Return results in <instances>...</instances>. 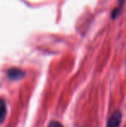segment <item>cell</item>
Wrapping results in <instances>:
<instances>
[{"mask_svg":"<svg viewBox=\"0 0 126 127\" xmlns=\"http://www.w3.org/2000/svg\"><path fill=\"white\" fill-rule=\"evenodd\" d=\"M7 75H8L9 79H10V80H18L25 76V72L20 68L13 67V68L9 69L8 72H7Z\"/></svg>","mask_w":126,"mask_h":127,"instance_id":"cell-2","label":"cell"},{"mask_svg":"<svg viewBox=\"0 0 126 127\" xmlns=\"http://www.w3.org/2000/svg\"><path fill=\"white\" fill-rule=\"evenodd\" d=\"M48 127H63V126L60 122H57V121H52V122L49 123V125L48 126Z\"/></svg>","mask_w":126,"mask_h":127,"instance_id":"cell-5","label":"cell"},{"mask_svg":"<svg viewBox=\"0 0 126 127\" xmlns=\"http://www.w3.org/2000/svg\"><path fill=\"white\" fill-rule=\"evenodd\" d=\"M7 114V106L4 99H0V125L4 121Z\"/></svg>","mask_w":126,"mask_h":127,"instance_id":"cell-3","label":"cell"},{"mask_svg":"<svg viewBox=\"0 0 126 127\" xmlns=\"http://www.w3.org/2000/svg\"><path fill=\"white\" fill-rule=\"evenodd\" d=\"M118 7L115 9L114 10H112V13H111V17H112L113 19L116 18V17L120 14L122 8H123L124 4H125V0H118Z\"/></svg>","mask_w":126,"mask_h":127,"instance_id":"cell-4","label":"cell"},{"mask_svg":"<svg viewBox=\"0 0 126 127\" xmlns=\"http://www.w3.org/2000/svg\"><path fill=\"white\" fill-rule=\"evenodd\" d=\"M122 119V113L120 111H116L111 114V116L109 118L107 121L106 127H119L121 124Z\"/></svg>","mask_w":126,"mask_h":127,"instance_id":"cell-1","label":"cell"}]
</instances>
